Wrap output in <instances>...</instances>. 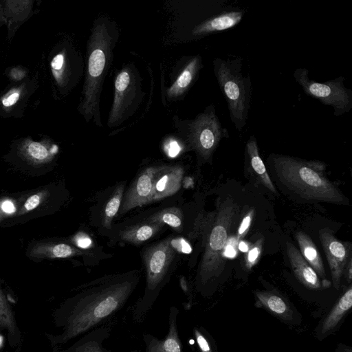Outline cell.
<instances>
[{
	"mask_svg": "<svg viewBox=\"0 0 352 352\" xmlns=\"http://www.w3.org/2000/svg\"><path fill=\"white\" fill-rule=\"evenodd\" d=\"M138 278L126 273L100 278L83 292L71 310L63 333L51 340L65 343L85 333L120 308L132 293Z\"/></svg>",
	"mask_w": 352,
	"mask_h": 352,
	"instance_id": "obj_1",
	"label": "cell"
},
{
	"mask_svg": "<svg viewBox=\"0 0 352 352\" xmlns=\"http://www.w3.org/2000/svg\"><path fill=\"white\" fill-rule=\"evenodd\" d=\"M113 23L102 18L94 23L87 43V64L83 87V99L78 110L87 122L94 119L100 123L99 100L103 79L111 61L112 50L117 40Z\"/></svg>",
	"mask_w": 352,
	"mask_h": 352,
	"instance_id": "obj_2",
	"label": "cell"
},
{
	"mask_svg": "<svg viewBox=\"0 0 352 352\" xmlns=\"http://www.w3.org/2000/svg\"><path fill=\"white\" fill-rule=\"evenodd\" d=\"M271 160L279 180L289 189L309 201L346 204L340 190L324 175L325 165L282 155Z\"/></svg>",
	"mask_w": 352,
	"mask_h": 352,
	"instance_id": "obj_3",
	"label": "cell"
},
{
	"mask_svg": "<svg viewBox=\"0 0 352 352\" xmlns=\"http://www.w3.org/2000/svg\"><path fill=\"white\" fill-rule=\"evenodd\" d=\"M242 60L241 57L213 60L214 72L228 104L231 122L239 132L246 124L252 94L251 79L243 74Z\"/></svg>",
	"mask_w": 352,
	"mask_h": 352,
	"instance_id": "obj_4",
	"label": "cell"
},
{
	"mask_svg": "<svg viewBox=\"0 0 352 352\" xmlns=\"http://www.w3.org/2000/svg\"><path fill=\"white\" fill-rule=\"evenodd\" d=\"M232 199H227L219 207L214 225L210 233L201 261L199 277L201 283L218 276L222 271L223 252L234 217L239 211Z\"/></svg>",
	"mask_w": 352,
	"mask_h": 352,
	"instance_id": "obj_5",
	"label": "cell"
},
{
	"mask_svg": "<svg viewBox=\"0 0 352 352\" xmlns=\"http://www.w3.org/2000/svg\"><path fill=\"white\" fill-rule=\"evenodd\" d=\"M294 77L307 96L324 105L332 106L334 116H342L352 108V91L344 86V77L318 82L309 78V71L305 68L296 69Z\"/></svg>",
	"mask_w": 352,
	"mask_h": 352,
	"instance_id": "obj_6",
	"label": "cell"
},
{
	"mask_svg": "<svg viewBox=\"0 0 352 352\" xmlns=\"http://www.w3.org/2000/svg\"><path fill=\"white\" fill-rule=\"evenodd\" d=\"M49 67L52 81L61 95L68 94L75 87L82 72L80 56L67 41L58 43L52 50Z\"/></svg>",
	"mask_w": 352,
	"mask_h": 352,
	"instance_id": "obj_7",
	"label": "cell"
},
{
	"mask_svg": "<svg viewBox=\"0 0 352 352\" xmlns=\"http://www.w3.org/2000/svg\"><path fill=\"white\" fill-rule=\"evenodd\" d=\"M188 140L192 148L204 160H208L228 133L216 115L214 105L208 106L191 122Z\"/></svg>",
	"mask_w": 352,
	"mask_h": 352,
	"instance_id": "obj_8",
	"label": "cell"
},
{
	"mask_svg": "<svg viewBox=\"0 0 352 352\" xmlns=\"http://www.w3.org/2000/svg\"><path fill=\"white\" fill-rule=\"evenodd\" d=\"M170 238H166L144 252L143 258L146 271V292H155L166 274L175 256Z\"/></svg>",
	"mask_w": 352,
	"mask_h": 352,
	"instance_id": "obj_9",
	"label": "cell"
},
{
	"mask_svg": "<svg viewBox=\"0 0 352 352\" xmlns=\"http://www.w3.org/2000/svg\"><path fill=\"white\" fill-rule=\"evenodd\" d=\"M138 82L135 73L124 68L116 76L112 107L108 119L109 127L120 124L129 111L138 94Z\"/></svg>",
	"mask_w": 352,
	"mask_h": 352,
	"instance_id": "obj_10",
	"label": "cell"
},
{
	"mask_svg": "<svg viewBox=\"0 0 352 352\" xmlns=\"http://www.w3.org/2000/svg\"><path fill=\"white\" fill-rule=\"evenodd\" d=\"M319 237L331 270L333 286L338 289L342 276L351 258L350 247L339 241L328 229L321 230Z\"/></svg>",
	"mask_w": 352,
	"mask_h": 352,
	"instance_id": "obj_11",
	"label": "cell"
},
{
	"mask_svg": "<svg viewBox=\"0 0 352 352\" xmlns=\"http://www.w3.org/2000/svg\"><path fill=\"white\" fill-rule=\"evenodd\" d=\"M38 88L36 78L13 84L0 96V117L21 118L30 97Z\"/></svg>",
	"mask_w": 352,
	"mask_h": 352,
	"instance_id": "obj_12",
	"label": "cell"
},
{
	"mask_svg": "<svg viewBox=\"0 0 352 352\" xmlns=\"http://www.w3.org/2000/svg\"><path fill=\"white\" fill-rule=\"evenodd\" d=\"M16 151L18 156L28 164L40 166L51 162L58 153V147L48 138L36 141L27 137L17 140Z\"/></svg>",
	"mask_w": 352,
	"mask_h": 352,
	"instance_id": "obj_13",
	"label": "cell"
},
{
	"mask_svg": "<svg viewBox=\"0 0 352 352\" xmlns=\"http://www.w3.org/2000/svg\"><path fill=\"white\" fill-rule=\"evenodd\" d=\"M155 168V166H151L144 169L132 182L124 197L123 196L120 209L121 214L152 201Z\"/></svg>",
	"mask_w": 352,
	"mask_h": 352,
	"instance_id": "obj_14",
	"label": "cell"
},
{
	"mask_svg": "<svg viewBox=\"0 0 352 352\" xmlns=\"http://www.w3.org/2000/svg\"><path fill=\"white\" fill-rule=\"evenodd\" d=\"M184 175L179 166H155L153 177L152 201L171 196L179 190Z\"/></svg>",
	"mask_w": 352,
	"mask_h": 352,
	"instance_id": "obj_15",
	"label": "cell"
},
{
	"mask_svg": "<svg viewBox=\"0 0 352 352\" xmlns=\"http://www.w3.org/2000/svg\"><path fill=\"white\" fill-rule=\"evenodd\" d=\"M4 25L7 27L8 38L12 40L17 30L33 14L32 0L0 1Z\"/></svg>",
	"mask_w": 352,
	"mask_h": 352,
	"instance_id": "obj_16",
	"label": "cell"
},
{
	"mask_svg": "<svg viewBox=\"0 0 352 352\" xmlns=\"http://www.w3.org/2000/svg\"><path fill=\"white\" fill-rule=\"evenodd\" d=\"M288 258L298 280L306 287L311 289H320L329 287L330 282L321 281L319 276L302 256L300 251L291 243H286Z\"/></svg>",
	"mask_w": 352,
	"mask_h": 352,
	"instance_id": "obj_17",
	"label": "cell"
},
{
	"mask_svg": "<svg viewBox=\"0 0 352 352\" xmlns=\"http://www.w3.org/2000/svg\"><path fill=\"white\" fill-rule=\"evenodd\" d=\"M244 13L243 10L223 12L197 25L193 29L192 34L202 36L232 28L241 21Z\"/></svg>",
	"mask_w": 352,
	"mask_h": 352,
	"instance_id": "obj_18",
	"label": "cell"
},
{
	"mask_svg": "<svg viewBox=\"0 0 352 352\" xmlns=\"http://www.w3.org/2000/svg\"><path fill=\"white\" fill-rule=\"evenodd\" d=\"M201 58L194 56L187 63L173 85L167 90L169 98H175L183 95L195 80L201 68Z\"/></svg>",
	"mask_w": 352,
	"mask_h": 352,
	"instance_id": "obj_19",
	"label": "cell"
},
{
	"mask_svg": "<svg viewBox=\"0 0 352 352\" xmlns=\"http://www.w3.org/2000/svg\"><path fill=\"white\" fill-rule=\"evenodd\" d=\"M86 254V252L63 243H42L35 245L30 251L34 258H60Z\"/></svg>",
	"mask_w": 352,
	"mask_h": 352,
	"instance_id": "obj_20",
	"label": "cell"
},
{
	"mask_svg": "<svg viewBox=\"0 0 352 352\" xmlns=\"http://www.w3.org/2000/svg\"><path fill=\"white\" fill-rule=\"evenodd\" d=\"M300 253L304 259L316 271L323 281L327 282L322 258L311 239L305 232L298 231L296 233Z\"/></svg>",
	"mask_w": 352,
	"mask_h": 352,
	"instance_id": "obj_21",
	"label": "cell"
},
{
	"mask_svg": "<svg viewBox=\"0 0 352 352\" xmlns=\"http://www.w3.org/2000/svg\"><path fill=\"white\" fill-rule=\"evenodd\" d=\"M352 306V287L340 296L328 315L324 318L320 326V335L324 336L332 331L340 323L343 317Z\"/></svg>",
	"mask_w": 352,
	"mask_h": 352,
	"instance_id": "obj_22",
	"label": "cell"
},
{
	"mask_svg": "<svg viewBox=\"0 0 352 352\" xmlns=\"http://www.w3.org/2000/svg\"><path fill=\"white\" fill-rule=\"evenodd\" d=\"M175 309L171 308L169 319V330L162 340L151 339L147 352H182V345L178 336Z\"/></svg>",
	"mask_w": 352,
	"mask_h": 352,
	"instance_id": "obj_23",
	"label": "cell"
},
{
	"mask_svg": "<svg viewBox=\"0 0 352 352\" xmlns=\"http://www.w3.org/2000/svg\"><path fill=\"white\" fill-rule=\"evenodd\" d=\"M257 302L271 314L284 319H292V310L287 301L278 294L270 292H256Z\"/></svg>",
	"mask_w": 352,
	"mask_h": 352,
	"instance_id": "obj_24",
	"label": "cell"
},
{
	"mask_svg": "<svg viewBox=\"0 0 352 352\" xmlns=\"http://www.w3.org/2000/svg\"><path fill=\"white\" fill-rule=\"evenodd\" d=\"M164 227L161 223L144 221L122 230L120 239L131 244L140 245L155 236Z\"/></svg>",
	"mask_w": 352,
	"mask_h": 352,
	"instance_id": "obj_25",
	"label": "cell"
},
{
	"mask_svg": "<svg viewBox=\"0 0 352 352\" xmlns=\"http://www.w3.org/2000/svg\"><path fill=\"white\" fill-rule=\"evenodd\" d=\"M245 154L252 170L258 176L261 183L270 191L276 193V188L261 158L257 142L254 135H251L246 143Z\"/></svg>",
	"mask_w": 352,
	"mask_h": 352,
	"instance_id": "obj_26",
	"label": "cell"
},
{
	"mask_svg": "<svg viewBox=\"0 0 352 352\" xmlns=\"http://www.w3.org/2000/svg\"><path fill=\"white\" fill-rule=\"evenodd\" d=\"M145 221L161 223L164 226L166 224L175 231L181 232L183 230L184 216L179 208L170 207L153 214L146 219Z\"/></svg>",
	"mask_w": 352,
	"mask_h": 352,
	"instance_id": "obj_27",
	"label": "cell"
},
{
	"mask_svg": "<svg viewBox=\"0 0 352 352\" xmlns=\"http://www.w3.org/2000/svg\"><path fill=\"white\" fill-rule=\"evenodd\" d=\"M124 185L123 184L118 186L105 205L102 223L103 226L107 228H111V221L120 208L124 196Z\"/></svg>",
	"mask_w": 352,
	"mask_h": 352,
	"instance_id": "obj_28",
	"label": "cell"
},
{
	"mask_svg": "<svg viewBox=\"0 0 352 352\" xmlns=\"http://www.w3.org/2000/svg\"><path fill=\"white\" fill-rule=\"evenodd\" d=\"M0 326L8 330L10 336H15L16 325L11 307L0 289Z\"/></svg>",
	"mask_w": 352,
	"mask_h": 352,
	"instance_id": "obj_29",
	"label": "cell"
},
{
	"mask_svg": "<svg viewBox=\"0 0 352 352\" xmlns=\"http://www.w3.org/2000/svg\"><path fill=\"white\" fill-rule=\"evenodd\" d=\"M48 195L47 191H40L30 196L18 212L21 215L36 208Z\"/></svg>",
	"mask_w": 352,
	"mask_h": 352,
	"instance_id": "obj_30",
	"label": "cell"
},
{
	"mask_svg": "<svg viewBox=\"0 0 352 352\" xmlns=\"http://www.w3.org/2000/svg\"><path fill=\"white\" fill-rule=\"evenodd\" d=\"M263 242L262 238L258 239L247 252L245 266L248 270H250L258 262L262 250Z\"/></svg>",
	"mask_w": 352,
	"mask_h": 352,
	"instance_id": "obj_31",
	"label": "cell"
},
{
	"mask_svg": "<svg viewBox=\"0 0 352 352\" xmlns=\"http://www.w3.org/2000/svg\"><path fill=\"white\" fill-rule=\"evenodd\" d=\"M28 70L21 65L10 67L6 75L13 84L21 82L28 78Z\"/></svg>",
	"mask_w": 352,
	"mask_h": 352,
	"instance_id": "obj_32",
	"label": "cell"
},
{
	"mask_svg": "<svg viewBox=\"0 0 352 352\" xmlns=\"http://www.w3.org/2000/svg\"><path fill=\"white\" fill-rule=\"evenodd\" d=\"M254 214V210L250 209L246 215L243 217L237 232L236 241L239 242L247 233L250 226L251 222Z\"/></svg>",
	"mask_w": 352,
	"mask_h": 352,
	"instance_id": "obj_33",
	"label": "cell"
},
{
	"mask_svg": "<svg viewBox=\"0 0 352 352\" xmlns=\"http://www.w3.org/2000/svg\"><path fill=\"white\" fill-rule=\"evenodd\" d=\"M194 333L200 352H213L206 337L197 329H195Z\"/></svg>",
	"mask_w": 352,
	"mask_h": 352,
	"instance_id": "obj_34",
	"label": "cell"
},
{
	"mask_svg": "<svg viewBox=\"0 0 352 352\" xmlns=\"http://www.w3.org/2000/svg\"><path fill=\"white\" fill-rule=\"evenodd\" d=\"M170 243L176 252L188 254L192 250L190 244L182 238H170Z\"/></svg>",
	"mask_w": 352,
	"mask_h": 352,
	"instance_id": "obj_35",
	"label": "cell"
},
{
	"mask_svg": "<svg viewBox=\"0 0 352 352\" xmlns=\"http://www.w3.org/2000/svg\"><path fill=\"white\" fill-rule=\"evenodd\" d=\"M238 241L236 239H232L231 240H228L227 244L226 245L223 257L228 258H234L236 254V247L238 245Z\"/></svg>",
	"mask_w": 352,
	"mask_h": 352,
	"instance_id": "obj_36",
	"label": "cell"
},
{
	"mask_svg": "<svg viewBox=\"0 0 352 352\" xmlns=\"http://www.w3.org/2000/svg\"><path fill=\"white\" fill-rule=\"evenodd\" d=\"M165 151L170 157H175L181 150L179 144L175 140H170L164 146Z\"/></svg>",
	"mask_w": 352,
	"mask_h": 352,
	"instance_id": "obj_37",
	"label": "cell"
},
{
	"mask_svg": "<svg viewBox=\"0 0 352 352\" xmlns=\"http://www.w3.org/2000/svg\"><path fill=\"white\" fill-rule=\"evenodd\" d=\"M74 242L80 248H87L91 243V240L84 234H77L74 237Z\"/></svg>",
	"mask_w": 352,
	"mask_h": 352,
	"instance_id": "obj_38",
	"label": "cell"
},
{
	"mask_svg": "<svg viewBox=\"0 0 352 352\" xmlns=\"http://www.w3.org/2000/svg\"><path fill=\"white\" fill-rule=\"evenodd\" d=\"M76 352H102V349L96 345H85L76 349Z\"/></svg>",
	"mask_w": 352,
	"mask_h": 352,
	"instance_id": "obj_39",
	"label": "cell"
},
{
	"mask_svg": "<svg viewBox=\"0 0 352 352\" xmlns=\"http://www.w3.org/2000/svg\"><path fill=\"white\" fill-rule=\"evenodd\" d=\"M238 248L240 251L247 252L249 250V247L245 242L241 240L238 243Z\"/></svg>",
	"mask_w": 352,
	"mask_h": 352,
	"instance_id": "obj_40",
	"label": "cell"
},
{
	"mask_svg": "<svg viewBox=\"0 0 352 352\" xmlns=\"http://www.w3.org/2000/svg\"><path fill=\"white\" fill-rule=\"evenodd\" d=\"M346 269L348 270V278H349V281L350 282L351 280V278H352V264H351V257L350 258L348 263H347V265H346Z\"/></svg>",
	"mask_w": 352,
	"mask_h": 352,
	"instance_id": "obj_41",
	"label": "cell"
},
{
	"mask_svg": "<svg viewBox=\"0 0 352 352\" xmlns=\"http://www.w3.org/2000/svg\"><path fill=\"white\" fill-rule=\"evenodd\" d=\"M180 283H181V286H182L183 290L185 292H186L188 291V287H187V285H186V282L185 279L183 277L180 279Z\"/></svg>",
	"mask_w": 352,
	"mask_h": 352,
	"instance_id": "obj_42",
	"label": "cell"
},
{
	"mask_svg": "<svg viewBox=\"0 0 352 352\" xmlns=\"http://www.w3.org/2000/svg\"><path fill=\"white\" fill-rule=\"evenodd\" d=\"M8 217V215L4 212V211L3 210L2 208H1V203H0V221H1L4 218H7Z\"/></svg>",
	"mask_w": 352,
	"mask_h": 352,
	"instance_id": "obj_43",
	"label": "cell"
},
{
	"mask_svg": "<svg viewBox=\"0 0 352 352\" xmlns=\"http://www.w3.org/2000/svg\"><path fill=\"white\" fill-rule=\"evenodd\" d=\"M3 25H4V21H3V19L2 16L1 8V5H0V29Z\"/></svg>",
	"mask_w": 352,
	"mask_h": 352,
	"instance_id": "obj_44",
	"label": "cell"
},
{
	"mask_svg": "<svg viewBox=\"0 0 352 352\" xmlns=\"http://www.w3.org/2000/svg\"><path fill=\"white\" fill-rule=\"evenodd\" d=\"M341 352H352L351 349L349 347H346L344 349L342 350Z\"/></svg>",
	"mask_w": 352,
	"mask_h": 352,
	"instance_id": "obj_45",
	"label": "cell"
}]
</instances>
